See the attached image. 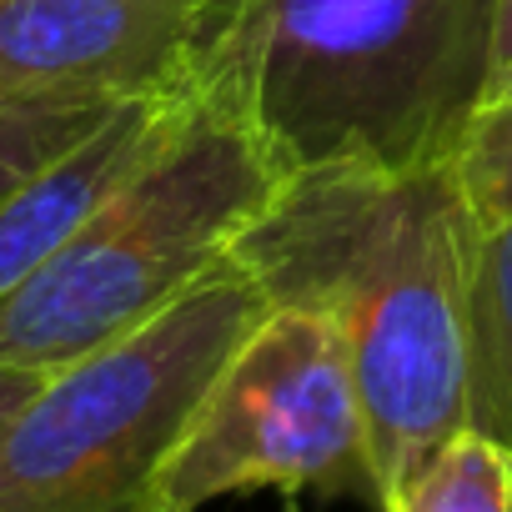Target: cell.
Segmentation results:
<instances>
[{
	"label": "cell",
	"instance_id": "cell-1",
	"mask_svg": "<svg viewBox=\"0 0 512 512\" xmlns=\"http://www.w3.org/2000/svg\"><path fill=\"white\" fill-rule=\"evenodd\" d=\"M482 221L457 161L282 176L226 251L272 307L322 312L352 362L377 512L467 427V297Z\"/></svg>",
	"mask_w": 512,
	"mask_h": 512
},
{
	"label": "cell",
	"instance_id": "cell-2",
	"mask_svg": "<svg viewBox=\"0 0 512 512\" xmlns=\"http://www.w3.org/2000/svg\"><path fill=\"white\" fill-rule=\"evenodd\" d=\"M282 176L231 31L156 151L0 297V367L61 372L161 317L226 262Z\"/></svg>",
	"mask_w": 512,
	"mask_h": 512
},
{
	"label": "cell",
	"instance_id": "cell-3",
	"mask_svg": "<svg viewBox=\"0 0 512 512\" xmlns=\"http://www.w3.org/2000/svg\"><path fill=\"white\" fill-rule=\"evenodd\" d=\"M497 0H251L236 21L251 116L277 166L417 171L462 156Z\"/></svg>",
	"mask_w": 512,
	"mask_h": 512
},
{
	"label": "cell",
	"instance_id": "cell-4",
	"mask_svg": "<svg viewBox=\"0 0 512 512\" xmlns=\"http://www.w3.org/2000/svg\"><path fill=\"white\" fill-rule=\"evenodd\" d=\"M267 307L226 256L146 327L51 372L0 437V512H151L186 417Z\"/></svg>",
	"mask_w": 512,
	"mask_h": 512
},
{
	"label": "cell",
	"instance_id": "cell-5",
	"mask_svg": "<svg viewBox=\"0 0 512 512\" xmlns=\"http://www.w3.org/2000/svg\"><path fill=\"white\" fill-rule=\"evenodd\" d=\"M236 492L357 497L377 507L367 417L342 332L307 307H267L186 417L151 512H201Z\"/></svg>",
	"mask_w": 512,
	"mask_h": 512
},
{
	"label": "cell",
	"instance_id": "cell-6",
	"mask_svg": "<svg viewBox=\"0 0 512 512\" xmlns=\"http://www.w3.org/2000/svg\"><path fill=\"white\" fill-rule=\"evenodd\" d=\"M251 0H0V81L146 96L196 81Z\"/></svg>",
	"mask_w": 512,
	"mask_h": 512
},
{
	"label": "cell",
	"instance_id": "cell-7",
	"mask_svg": "<svg viewBox=\"0 0 512 512\" xmlns=\"http://www.w3.org/2000/svg\"><path fill=\"white\" fill-rule=\"evenodd\" d=\"M196 81L121 101L81 146H71L61 161H51L0 201V297L16 292L31 272H41L56 246L156 151Z\"/></svg>",
	"mask_w": 512,
	"mask_h": 512
},
{
	"label": "cell",
	"instance_id": "cell-8",
	"mask_svg": "<svg viewBox=\"0 0 512 512\" xmlns=\"http://www.w3.org/2000/svg\"><path fill=\"white\" fill-rule=\"evenodd\" d=\"M467 427L512 452V216L482 226L467 297Z\"/></svg>",
	"mask_w": 512,
	"mask_h": 512
},
{
	"label": "cell",
	"instance_id": "cell-9",
	"mask_svg": "<svg viewBox=\"0 0 512 512\" xmlns=\"http://www.w3.org/2000/svg\"><path fill=\"white\" fill-rule=\"evenodd\" d=\"M131 101V96H126ZM121 101L91 91H41L0 81V201L81 146Z\"/></svg>",
	"mask_w": 512,
	"mask_h": 512
},
{
	"label": "cell",
	"instance_id": "cell-10",
	"mask_svg": "<svg viewBox=\"0 0 512 512\" xmlns=\"http://www.w3.org/2000/svg\"><path fill=\"white\" fill-rule=\"evenodd\" d=\"M392 512H512V452L462 427L402 487Z\"/></svg>",
	"mask_w": 512,
	"mask_h": 512
},
{
	"label": "cell",
	"instance_id": "cell-11",
	"mask_svg": "<svg viewBox=\"0 0 512 512\" xmlns=\"http://www.w3.org/2000/svg\"><path fill=\"white\" fill-rule=\"evenodd\" d=\"M462 191L472 201V216L482 226H497L512 216V96L487 106L457 156Z\"/></svg>",
	"mask_w": 512,
	"mask_h": 512
},
{
	"label": "cell",
	"instance_id": "cell-12",
	"mask_svg": "<svg viewBox=\"0 0 512 512\" xmlns=\"http://www.w3.org/2000/svg\"><path fill=\"white\" fill-rule=\"evenodd\" d=\"M512 96V0H497V26H492V71H487V106ZM482 106V111H487Z\"/></svg>",
	"mask_w": 512,
	"mask_h": 512
},
{
	"label": "cell",
	"instance_id": "cell-13",
	"mask_svg": "<svg viewBox=\"0 0 512 512\" xmlns=\"http://www.w3.org/2000/svg\"><path fill=\"white\" fill-rule=\"evenodd\" d=\"M46 377H51V372H36V367H0V437L11 432L16 412L41 392Z\"/></svg>",
	"mask_w": 512,
	"mask_h": 512
}]
</instances>
